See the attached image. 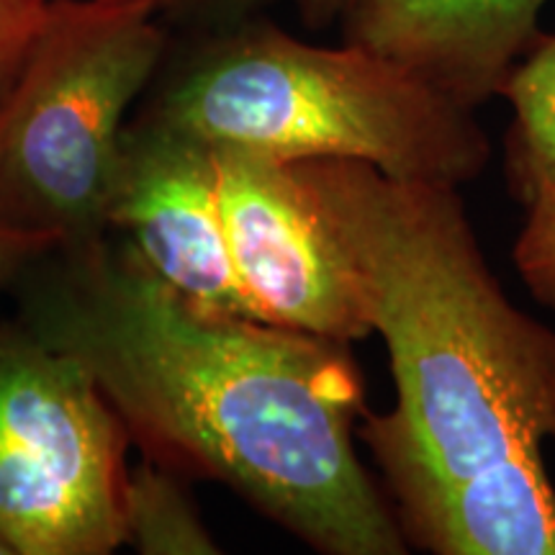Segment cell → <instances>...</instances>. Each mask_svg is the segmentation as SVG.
Here are the masks:
<instances>
[{
	"label": "cell",
	"mask_w": 555,
	"mask_h": 555,
	"mask_svg": "<svg viewBox=\"0 0 555 555\" xmlns=\"http://www.w3.org/2000/svg\"><path fill=\"white\" fill-rule=\"evenodd\" d=\"M78 258L31 330L88 367L150 457L229 486L324 555L409 551L352 442L365 404L347 343L198 314L129 247Z\"/></svg>",
	"instance_id": "cell-1"
},
{
	"label": "cell",
	"mask_w": 555,
	"mask_h": 555,
	"mask_svg": "<svg viewBox=\"0 0 555 555\" xmlns=\"http://www.w3.org/2000/svg\"><path fill=\"white\" fill-rule=\"evenodd\" d=\"M291 168L386 343L397 406L363 412L358 435L399 522L555 437V330L506 298L455 185L388 178L360 159Z\"/></svg>",
	"instance_id": "cell-2"
},
{
	"label": "cell",
	"mask_w": 555,
	"mask_h": 555,
	"mask_svg": "<svg viewBox=\"0 0 555 555\" xmlns=\"http://www.w3.org/2000/svg\"><path fill=\"white\" fill-rule=\"evenodd\" d=\"M147 93V119L283 163L360 159L388 178L461 189L491 155L474 111L397 60L309 44L253 13L170 44Z\"/></svg>",
	"instance_id": "cell-3"
},
{
	"label": "cell",
	"mask_w": 555,
	"mask_h": 555,
	"mask_svg": "<svg viewBox=\"0 0 555 555\" xmlns=\"http://www.w3.org/2000/svg\"><path fill=\"white\" fill-rule=\"evenodd\" d=\"M168 47L159 16L142 5L50 0L0 101L3 232L75 253L99 245L129 111Z\"/></svg>",
	"instance_id": "cell-4"
},
{
	"label": "cell",
	"mask_w": 555,
	"mask_h": 555,
	"mask_svg": "<svg viewBox=\"0 0 555 555\" xmlns=\"http://www.w3.org/2000/svg\"><path fill=\"white\" fill-rule=\"evenodd\" d=\"M129 435L78 358L0 330V535L16 555H106L124 545Z\"/></svg>",
	"instance_id": "cell-5"
},
{
	"label": "cell",
	"mask_w": 555,
	"mask_h": 555,
	"mask_svg": "<svg viewBox=\"0 0 555 555\" xmlns=\"http://www.w3.org/2000/svg\"><path fill=\"white\" fill-rule=\"evenodd\" d=\"M214 150L229 255L260 322L347 345L371 337L356 283L291 163Z\"/></svg>",
	"instance_id": "cell-6"
},
{
	"label": "cell",
	"mask_w": 555,
	"mask_h": 555,
	"mask_svg": "<svg viewBox=\"0 0 555 555\" xmlns=\"http://www.w3.org/2000/svg\"><path fill=\"white\" fill-rule=\"evenodd\" d=\"M108 227L180 301L206 317L255 319L229 255L217 150L139 114L127 124L108 196Z\"/></svg>",
	"instance_id": "cell-7"
},
{
	"label": "cell",
	"mask_w": 555,
	"mask_h": 555,
	"mask_svg": "<svg viewBox=\"0 0 555 555\" xmlns=\"http://www.w3.org/2000/svg\"><path fill=\"white\" fill-rule=\"evenodd\" d=\"M547 0H360L343 41L397 60L476 111L540 34Z\"/></svg>",
	"instance_id": "cell-8"
},
{
	"label": "cell",
	"mask_w": 555,
	"mask_h": 555,
	"mask_svg": "<svg viewBox=\"0 0 555 555\" xmlns=\"http://www.w3.org/2000/svg\"><path fill=\"white\" fill-rule=\"evenodd\" d=\"M399 525L409 545L437 555H555V489L543 448L481 468Z\"/></svg>",
	"instance_id": "cell-9"
},
{
	"label": "cell",
	"mask_w": 555,
	"mask_h": 555,
	"mask_svg": "<svg viewBox=\"0 0 555 555\" xmlns=\"http://www.w3.org/2000/svg\"><path fill=\"white\" fill-rule=\"evenodd\" d=\"M512 106L504 168L512 196L532 204L555 191V34L540 31L499 88Z\"/></svg>",
	"instance_id": "cell-10"
},
{
	"label": "cell",
	"mask_w": 555,
	"mask_h": 555,
	"mask_svg": "<svg viewBox=\"0 0 555 555\" xmlns=\"http://www.w3.org/2000/svg\"><path fill=\"white\" fill-rule=\"evenodd\" d=\"M124 545L142 555H217L221 547L201 519L176 470L144 461L127 470L121 491Z\"/></svg>",
	"instance_id": "cell-11"
},
{
	"label": "cell",
	"mask_w": 555,
	"mask_h": 555,
	"mask_svg": "<svg viewBox=\"0 0 555 555\" xmlns=\"http://www.w3.org/2000/svg\"><path fill=\"white\" fill-rule=\"evenodd\" d=\"M512 260L527 291L555 309V191L527 204V219Z\"/></svg>",
	"instance_id": "cell-12"
},
{
	"label": "cell",
	"mask_w": 555,
	"mask_h": 555,
	"mask_svg": "<svg viewBox=\"0 0 555 555\" xmlns=\"http://www.w3.org/2000/svg\"><path fill=\"white\" fill-rule=\"evenodd\" d=\"M47 9L50 0H0V101L16 80Z\"/></svg>",
	"instance_id": "cell-13"
},
{
	"label": "cell",
	"mask_w": 555,
	"mask_h": 555,
	"mask_svg": "<svg viewBox=\"0 0 555 555\" xmlns=\"http://www.w3.org/2000/svg\"><path fill=\"white\" fill-rule=\"evenodd\" d=\"M103 3L142 5V9H150L155 16L191 18L201 21L204 26H211L221 24V21L249 16L266 0H103Z\"/></svg>",
	"instance_id": "cell-14"
},
{
	"label": "cell",
	"mask_w": 555,
	"mask_h": 555,
	"mask_svg": "<svg viewBox=\"0 0 555 555\" xmlns=\"http://www.w3.org/2000/svg\"><path fill=\"white\" fill-rule=\"evenodd\" d=\"M47 249H52L47 242L21 237V234H11L0 229V286H3L11 275H16L26 262L44 255Z\"/></svg>",
	"instance_id": "cell-15"
},
{
	"label": "cell",
	"mask_w": 555,
	"mask_h": 555,
	"mask_svg": "<svg viewBox=\"0 0 555 555\" xmlns=\"http://www.w3.org/2000/svg\"><path fill=\"white\" fill-rule=\"evenodd\" d=\"M358 3L360 0H291L298 21L311 31L339 24Z\"/></svg>",
	"instance_id": "cell-16"
},
{
	"label": "cell",
	"mask_w": 555,
	"mask_h": 555,
	"mask_svg": "<svg viewBox=\"0 0 555 555\" xmlns=\"http://www.w3.org/2000/svg\"><path fill=\"white\" fill-rule=\"evenodd\" d=\"M0 555H16V553H13V547L5 543L3 535H0Z\"/></svg>",
	"instance_id": "cell-17"
}]
</instances>
